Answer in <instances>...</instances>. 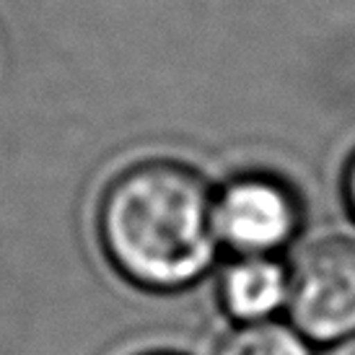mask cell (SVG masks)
Returning <instances> with one entry per match:
<instances>
[{
    "instance_id": "cell-1",
    "label": "cell",
    "mask_w": 355,
    "mask_h": 355,
    "mask_svg": "<svg viewBox=\"0 0 355 355\" xmlns=\"http://www.w3.org/2000/svg\"><path fill=\"white\" fill-rule=\"evenodd\" d=\"M216 184L182 158L146 156L119 166L94 207L107 265L146 293H182L218 265Z\"/></svg>"
},
{
    "instance_id": "cell-2",
    "label": "cell",
    "mask_w": 355,
    "mask_h": 355,
    "mask_svg": "<svg viewBox=\"0 0 355 355\" xmlns=\"http://www.w3.org/2000/svg\"><path fill=\"white\" fill-rule=\"evenodd\" d=\"M304 226V198L275 171L244 168L213 189V228L228 257H283Z\"/></svg>"
},
{
    "instance_id": "cell-3",
    "label": "cell",
    "mask_w": 355,
    "mask_h": 355,
    "mask_svg": "<svg viewBox=\"0 0 355 355\" xmlns=\"http://www.w3.org/2000/svg\"><path fill=\"white\" fill-rule=\"evenodd\" d=\"M286 316L311 345L355 337V239H316L291 259Z\"/></svg>"
},
{
    "instance_id": "cell-4",
    "label": "cell",
    "mask_w": 355,
    "mask_h": 355,
    "mask_svg": "<svg viewBox=\"0 0 355 355\" xmlns=\"http://www.w3.org/2000/svg\"><path fill=\"white\" fill-rule=\"evenodd\" d=\"M216 301L234 327L275 322L291 304V262L286 257H228L218 267Z\"/></svg>"
},
{
    "instance_id": "cell-5",
    "label": "cell",
    "mask_w": 355,
    "mask_h": 355,
    "mask_svg": "<svg viewBox=\"0 0 355 355\" xmlns=\"http://www.w3.org/2000/svg\"><path fill=\"white\" fill-rule=\"evenodd\" d=\"M213 355H316L314 345L306 340L288 319H275L265 324L234 327Z\"/></svg>"
},
{
    "instance_id": "cell-6",
    "label": "cell",
    "mask_w": 355,
    "mask_h": 355,
    "mask_svg": "<svg viewBox=\"0 0 355 355\" xmlns=\"http://www.w3.org/2000/svg\"><path fill=\"white\" fill-rule=\"evenodd\" d=\"M340 192H343V202H345L347 216L355 220V150L347 158L345 168H343V179H340Z\"/></svg>"
},
{
    "instance_id": "cell-7",
    "label": "cell",
    "mask_w": 355,
    "mask_h": 355,
    "mask_svg": "<svg viewBox=\"0 0 355 355\" xmlns=\"http://www.w3.org/2000/svg\"><path fill=\"white\" fill-rule=\"evenodd\" d=\"M324 355H355V337L343 340V343H337V345H332V347H327Z\"/></svg>"
},
{
    "instance_id": "cell-8",
    "label": "cell",
    "mask_w": 355,
    "mask_h": 355,
    "mask_svg": "<svg viewBox=\"0 0 355 355\" xmlns=\"http://www.w3.org/2000/svg\"><path fill=\"white\" fill-rule=\"evenodd\" d=\"M143 355H179V353H161V350H158V353H143Z\"/></svg>"
}]
</instances>
